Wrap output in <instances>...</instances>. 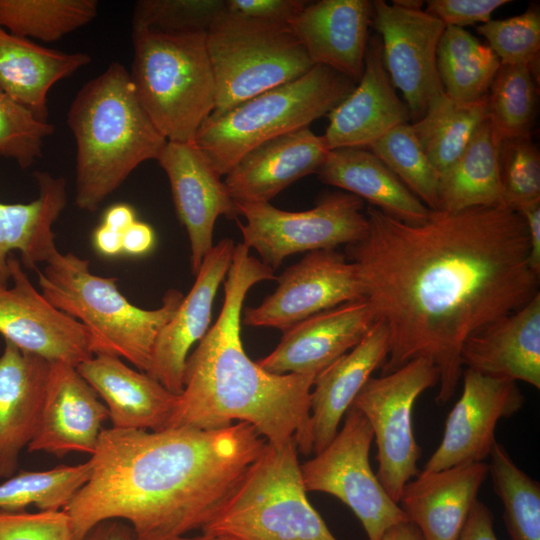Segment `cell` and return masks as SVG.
I'll return each mask as SVG.
<instances>
[{
	"label": "cell",
	"instance_id": "1",
	"mask_svg": "<svg viewBox=\"0 0 540 540\" xmlns=\"http://www.w3.org/2000/svg\"><path fill=\"white\" fill-rule=\"evenodd\" d=\"M368 232L345 246L365 298L389 332L382 374L424 358L438 370L436 402L463 374L465 341L539 293L523 216L507 207L430 210L408 223L368 205Z\"/></svg>",
	"mask_w": 540,
	"mask_h": 540
},
{
	"label": "cell",
	"instance_id": "2",
	"mask_svg": "<svg viewBox=\"0 0 540 540\" xmlns=\"http://www.w3.org/2000/svg\"><path fill=\"white\" fill-rule=\"evenodd\" d=\"M266 444L246 422L217 430L104 428L88 481L63 508L73 540L107 519L127 522L138 539L201 530Z\"/></svg>",
	"mask_w": 540,
	"mask_h": 540
},
{
	"label": "cell",
	"instance_id": "3",
	"mask_svg": "<svg viewBox=\"0 0 540 540\" xmlns=\"http://www.w3.org/2000/svg\"><path fill=\"white\" fill-rule=\"evenodd\" d=\"M249 250L242 242L234 247L221 311L187 357L183 391L167 428L217 430L246 422L267 443L280 446L293 440L308 455L313 452L310 395L316 375L267 372L243 348L240 322L246 295L258 282L276 279L274 270Z\"/></svg>",
	"mask_w": 540,
	"mask_h": 540
},
{
	"label": "cell",
	"instance_id": "4",
	"mask_svg": "<svg viewBox=\"0 0 540 540\" xmlns=\"http://www.w3.org/2000/svg\"><path fill=\"white\" fill-rule=\"evenodd\" d=\"M76 143L75 204L95 212L167 140L136 94L129 71L112 62L76 94L67 112Z\"/></svg>",
	"mask_w": 540,
	"mask_h": 540
},
{
	"label": "cell",
	"instance_id": "5",
	"mask_svg": "<svg viewBox=\"0 0 540 540\" xmlns=\"http://www.w3.org/2000/svg\"><path fill=\"white\" fill-rule=\"evenodd\" d=\"M42 295L57 309L85 325L95 336L96 354L124 358L147 372L155 340L179 307L183 294L168 290L162 305L147 310L132 304L119 290L117 278L95 275L89 261L56 250L38 271Z\"/></svg>",
	"mask_w": 540,
	"mask_h": 540
},
{
	"label": "cell",
	"instance_id": "6",
	"mask_svg": "<svg viewBox=\"0 0 540 540\" xmlns=\"http://www.w3.org/2000/svg\"><path fill=\"white\" fill-rule=\"evenodd\" d=\"M206 33L132 31L130 78L141 105L167 141L194 142L215 108Z\"/></svg>",
	"mask_w": 540,
	"mask_h": 540
},
{
	"label": "cell",
	"instance_id": "7",
	"mask_svg": "<svg viewBox=\"0 0 540 540\" xmlns=\"http://www.w3.org/2000/svg\"><path fill=\"white\" fill-rule=\"evenodd\" d=\"M295 441L267 443L201 529L229 540H337L307 498Z\"/></svg>",
	"mask_w": 540,
	"mask_h": 540
},
{
	"label": "cell",
	"instance_id": "8",
	"mask_svg": "<svg viewBox=\"0 0 540 540\" xmlns=\"http://www.w3.org/2000/svg\"><path fill=\"white\" fill-rule=\"evenodd\" d=\"M352 79L322 65L258 94L229 111L209 116L195 144L220 176L248 151L327 116L354 89Z\"/></svg>",
	"mask_w": 540,
	"mask_h": 540
},
{
	"label": "cell",
	"instance_id": "9",
	"mask_svg": "<svg viewBox=\"0 0 540 540\" xmlns=\"http://www.w3.org/2000/svg\"><path fill=\"white\" fill-rule=\"evenodd\" d=\"M221 115L267 90L293 81L314 65L290 26L226 12L206 33Z\"/></svg>",
	"mask_w": 540,
	"mask_h": 540
},
{
	"label": "cell",
	"instance_id": "10",
	"mask_svg": "<svg viewBox=\"0 0 540 540\" xmlns=\"http://www.w3.org/2000/svg\"><path fill=\"white\" fill-rule=\"evenodd\" d=\"M243 244L275 270L296 253L335 249L362 240L368 232L364 201L342 191L325 194L305 211H285L270 203H236Z\"/></svg>",
	"mask_w": 540,
	"mask_h": 540
},
{
	"label": "cell",
	"instance_id": "11",
	"mask_svg": "<svg viewBox=\"0 0 540 540\" xmlns=\"http://www.w3.org/2000/svg\"><path fill=\"white\" fill-rule=\"evenodd\" d=\"M373 439L367 419L350 407L341 430L315 457L300 464V474L307 492L338 498L356 515L368 540H382L390 527L408 519L371 468Z\"/></svg>",
	"mask_w": 540,
	"mask_h": 540
},
{
	"label": "cell",
	"instance_id": "12",
	"mask_svg": "<svg viewBox=\"0 0 540 540\" xmlns=\"http://www.w3.org/2000/svg\"><path fill=\"white\" fill-rule=\"evenodd\" d=\"M438 381L435 365L416 358L391 373L370 377L351 405L372 428L378 449L376 476L397 503L406 483L419 473L421 449L413 434V406Z\"/></svg>",
	"mask_w": 540,
	"mask_h": 540
},
{
	"label": "cell",
	"instance_id": "13",
	"mask_svg": "<svg viewBox=\"0 0 540 540\" xmlns=\"http://www.w3.org/2000/svg\"><path fill=\"white\" fill-rule=\"evenodd\" d=\"M371 27L381 39L390 80L402 93L410 119L415 122L444 92L437 68V49L446 26L425 10L375 0Z\"/></svg>",
	"mask_w": 540,
	"mask_h": 540
},
{
	"label": "cell",
	"instance_id": "14",
	"mask_svg": "<svg viewBox=\"0 0 540 540\" xmlns=\"http://www.w3.org/2000/svg\"><path fill=\"white\" fill-rule=\"evenodd\" d=\"M275 280L272 294L245 308V325L284 331L316 313L365 298L356 265L335 249L308 252Z\"/></svg>",
	"mask_w": 540,
	"mask_h": 540
},
{
	"label": "cell",
	"instance_id": "15",
	"mask_svg": "<svg viewBox=\"0 0 540 540\" xmlns=\"http://www.w3.org/2000/svg\"><path fill=\"white\" fill-rule=\"evenodd\" d=\"M9 268L12 285L0 284V334L5 341L50 363L74 367L97 353L91 331L35 289L15 254Z\"/></svg>",
	"mask_w": 540,
	"mask_h": 540
},
{
	"label": "cell",
	"instance_id": "16",
	"mask_svg": "<svg viewBox=\"0 0 540 540\" xmlns=\"http://www.w3.org/2000/svg\"><path fill=\"white\" fill-rule=\"evenodd\" d=\"M463 390L449 412L442 440L423 470L484 462L495 445L499 420L517 413L525 397L517 382L465 369Z\"/></svg>",
	"mask_w": 540,
	"mask_h": 540
},
{
	"label": "cell",
	"instance_id": "17",
	"mask_svg": "<svg viewBox=\"0 0 540 540\" xmlns=\"http://www.w3.org/2000/svg\"><path fill=\"white\" fill-rule=\"evenodd\" d=\"M156 160L169 179L175 211L190 243L191 271L196 275L214 246L217 218L238 220L236 202L195 142L167 141Z\"/></svg>",
	"mask_w": 540,
	"mask_h": 540
},
{
	"label": "cell",
	"instance_id": "18",
	"mask_svg": "<svg viewBox=\"0 0 540 540\" xmlns=\"http://www.w3.org/2000/svg\"><path fill=\"white\" fill-rule=\"evenodd\" d=\"M377 321L366 298L316 313L283 331L257 364L273 374H317L355 347Z\"/></svg>",
	"mask_w": 540,
	"mask_h": 540
},
{
	"label": "cell",
	"instance_id": "19",
	"mask_svg": "<svg viewBox=\"0 0 540 540\" xmlns=\"http://www.w3.org/2000/svg\"><path fill=\"white\" fill-rule=\"evenodd\" d=\"M234 247L232 239L224 238L205 255L191 290L155 340L146 373L176 395L183 391L188 353L208 331L214 298L231 265Z\"/></svg>",
	"mask_w": 540,
	"mask_h": 540
},
{
	"label": "cell",
	"instance_id": "20",
	"mask_svg": "<svg viewBox=\"0 0 540 540\" xmlns=\"http://www.w3.org/2000/svg\"><path fill=\"white\" fill-rule=\"evenodd\" d=\"M107 419L105 404L76 367L52 362L39 425L27 450L56 457L92 455Z\"/></svg>",
	"mask_w": 540,
	"mask_h": 540
},
{
	"label": "cell",
	"instance_id": "21",
	"mask_svg": "<svg viewBox=\"0 0 540 540\" xmlns=\"http://www.w3.org/2000/svg\"><path fill=\"white\" fill-rule=\"evenodd\" d=\"M327 117L323 137L330 150L368 148L394 127L408 123V107L387 73L377 34L369 37L361 78Z\"/></svg>",
	"mask_w": 540,
	"mask_h": 540
},
{
	"label": "cell",
	"instance_id": "22",
	"mask_svg": "<svg viewBox=\"0 0 540 540\" xmlns=\"http://www.w3.org/2000/svg\"><path fill=\"white\" fill-rule=\"evenodd\" d=\"M330 149L310 127L270 139L248 151L225 175L236 203H270L298 179L317 173Z\"/></svg>",
	"mask_w": 540,
	"mask_h": 540
},
{
	"label": "cell",
	"instance_id": "23",
	"mask_svg": "<svg viewBox=\"0 0 540 540\" xmlns=\"http://www.w3.org/2000/svg\"><path fill=\"white\" fill-rule=\"evenodd\" d=\"M372 23V1L320 0L307 3L289 26L313 65L326 66L356 83Z\"/></svg>",
	"mask_w": 540,
	"mask_h": 540
},
{
	"label": "cell",
	"instance_id": "24",
	"mask_svg": "<svg viewBox=\"0 0 540 540\" xmlns=\"http://www.w3.org/2000/svg\"><path fill=\"white\" fill-rule=\"evenodd\" d=\"M487 475L485 462L422 470L406 483L398 504L424 540H455Z\"/></svg>",
	"mask_w": 540,
	"mask_h": 540
},
{
	"label": "cell",
	"instance_id": "25",
	"mask_svg": "<svg viewBox=\"0 0 540 540\" xmlns=\"http://www.w3.org/2000/svg\"><path fill=\"white\" fill-rule=\"evenodd\" d=\"M105 404L112 428L161 431L174 412L176 395L120 357L94 354L76 366Z\"/></svg>",
	"mask_w": 540,
	"mask_h": 540
},
{
	"label": "cell",
	"instance_id": "26",
	"mask_svg": "<svg viewBox=\"0 0 540 540\" xmlns=\"http://www.w3.org/2000/svg\"><path fill=\"white\" fill-rule=\"evenodd\" d=\"M51 363L5 341L0 355V478L14 475L43 410Z\"/></svg>",
	"mask_w": 540,
	"mask_h": 540
},
{
	"label": "cell",
	"instance_id": "27",
	"mask_svg": "<svg viewBox=\"0 0 540 540\" xmlns=\"http://www.w3.org/2000/svg\"><path fill=\"white\" fill-rule=\"evenodd\" d=\"M467 369L540 389V293L471 335L461 350Z\"/></svg>",
	"mask_w": 540,
	"mask_h": 540
},
{
	"label": "cell",
	"instance_id": "28",
	"mask_svg": "<svg viewBox=\"0 0 540 540\" xmlns=\"http://www.w3.org/2000/svg\"><path fill=\"white\" fill-rule=\"evenodd\" d=\"M388 353V328L378 319L355 347L316 374L310 395L314 453L336 435L355 397L372 373L383 366Z\"/></svg>",
	"mask_w": 540,
	"mask_h": 540
},
{
	"label": "cell",
	"instance_id": "29",
	"mask_svg": "<svg viewBox=\"0 0 540 540\" xmlns=\"http://www.w3.org/2000/svg\"><path fill=\"white\" fill-rule=\"evenodd\" d=\"M39 188L29 203L0 202V284L10 282L9 258L20 253L26 269L37 270L57 250L53 225L66 206V181L48 172L34 173Z\"/></svg>",
	"mask_w": 540,
	"mask_h": 540
},
{
	"label": "cell",
	"instance_id": "30",
	"mask_svg": "<svg viewBox=\"0 0 540 540\" xmlns=\"http://www.w3.org/2000/svg\"><path fill=\"white\" fill-rule=\"evenodd\" d=\"M317 175L321 182L366 200L399 220L420 223L429 214L430 209L367 148L330 150Z\"/></svg>",
	"mask_w": 540,
	"mask_h": 540
},
{
	"label": "cell",
	"instance_id": "31",
	"mask_svg": "<svg viewBox=\"0 0 540 540\" xmlns=\"http://www.w3.org/2000/svg\"><path fill=\"white\" fill-rule=\"evenodd\" d=\"M90 62L84 52L50 49L0 27V87L42 121L50 88Z\"/></svg>",
	"mask_w": 540,
	"mask_h": 540
},
{
	"label": "cell",
	"instance_id": "32",
	"mask_svg": "<svg viewBox=\"0 0 540 540\" xmlns=\"http://www.w3.org/2000/svg\"><path fill=\"white\" fill-rule=\"evenodd\" d=\"M499 148L488 117L455 162L440 175L437 210L457 212L504 206Z\"/></svg>",
	"mask_w": 540,
	"mask_h": 540
},
{
	"label": "cell",
	"instance_id": "33",
	"mask_svg": "<svg viewBox=\"0 0 540 540\" xmlns=\"http://www.w3.org/2000/svg\"><path fill=\"white\" fill-rule=\"evenodd\" d=\"M488 117L487 96L474 102H461L443 92L411 125L440 176L455 162Z\"/></svg>",
	"mask_w": 540,
	"mask_h": 540
},
{
	"label": "cell",
	"instance_id": "34",
	"mask_svg": "<svg viewBox=\"0 0 540 540\" xmlns=\"http://www.w3.org/2000/svg\"><path fill=\"white\" fill-rule=\"evenodd\" d=\"M500 64L492 49L464 28L445 27L437 49V68L448 96L461 102L486 97Z\"/></svg>",
	"mask_w": 540,
	"mask_h": 540
},
{
	"label": "cell",
	"instance_id": "35",
	"mask_svg": "<svg viewBox=\"0 0 540 540\" xmlns=\"http://www.w3.org/2000/svg\"><path fill=\"white\" fill-rule=\"evenodd\" d=\"M97 13L96 0H0V27L52 42L87 25Z\"/></svg>",
	"mask_w": 540,
	"mask_h": 540
},
{
	"label": "cell",
	"instance_id": "36",
	"mask_svg": "<svg viewBox=\"0 0 540 540\" xmlns=\"http://www.w3.org/2000/svg\"><path fill=\"white\" fill-rule=\"evenodd\" d=\"M487 464L493 489L503 506L511 540H540V484L521 470L496 442Z\"/></svg>",
	"mask_w": 540,
	"mask_h": 540
},
{
	"label": "cell",
	"instance_id": "37",
	"mask_svg": "<svg viewBox=\"0 0 540 540\" xmlns=\"http://www.w3.org/2000/svg\"><path fill=\"white\" fill-rule=\"evenodd\" d=\"M91 463L59 465L43 471H22L0 484V510L25 511L35 506L41 511L62 510L88 481Z\"/></svg>",
	"mask_w": 540,
	"mask_h": 540
},
{
	"label": "cell",
	"instance_id": "38",
	"mask_svg": "<svg viewBox=\"0 0 540 540\" xmlns=\"http://www.w3.org/2000/svg\"><path fill=\"white\" fill-rule=\"evenodd\" d=\"M536 95L528 66L500 64L487 95L489 119L499 143L530 135Z\"/></svg>",
	"mask_w": 540,
	"mask_h": 540
},
{
	"label": "cell",
	"instance_id": "39",
	"mask_svg": "<svg viewBox=\"0 0 540 540\" xmlns=\"http://www.w3.org/2000/svg\"><path fill=\"white\" fill-rule=\"evenodd\" d=\"M367 149L427 208L437 210L440 176L421 147L411 124L394 127Z\"/></svg>",
	"mask_w": 540,
	"mask_h": 540
},
{
	"label": "cell",
	"instance_id": "40",
	"mask_svg": "<svg viewBox=\"0 0 540 540\" xmlns=\"http://www.w3.org/2000/svg\"><path fill=\"white\" fill-rule=\"evenodd\" d=\"M226 12L224 0H140L132 15V31L207 32Z\"/></svg>",
	"mask_w": 540,
	"mask_h": 540
},
{
	"label": "cell",
	"instance_id": "41",
	"mask_svg": "<svg viewBox=\"0 0 540 540\" xmlns=\"http://www.w3.org/2000/svg\"><path fill=\"white\" fill-rule=\"evenodd\" d=\"M501 64L526 65L535 80L539 75L540 11L531 7L524 13L489 20L477 28Z\"/></svg>",
	"mask_w": 540,
	"mask_h": 540
},
{
	"label": "cell",
	"instance_id": "42",
	"mask_svg": "<svg viewBox=\"0 0 540 540\" xmlns=\"http://www.w3.org/2000/svg\"><path fill=\"white\" fill-rule=\"evenodd\" d=\"M503 205L517 213L540 203V154L530 135L500 143Z\"/></svg>",
	"mask_w": 540,
	"mask_h": 540
},
{
	"label": "cell",
	"instance_id": "43",
	"mask_svg": "<svg viewBox=\"0 0 540 540\" xmlns=\"http://www.w3.org/2000/svg\"><path fill=\"white\" fill-rule=\"evenodd\" d=\"M53 132L52 124L38 119L0 87V157L27 168L42 157L43 142Z\"/></svg>",
	"mask_w": 540,
	"mask_h": 540
},
{
	"label": "cell",
	"instance_id": "44",
	"mask_svg": "<svg viewBox=\"0 0 540 540\" xmlns=\"http://www.w3.org/2000/svg\"><path fill=\"white\" fill-rule=\"evenodd\" d=\"M0 540H73L70 517L57 511L0 510Z\"/></svg>",
	"mask_w": 540,
	"mask_h": 540
},
{
	"label": "cell",
	"instance_id": "45",
	"mask_svg": "<svg viewBox=\"0 0 540 540\" xmlns=\"http://www.w3.org/2000/svg\"><path fill=\"white\" fill-rule=\"evenodd\" d=\"M509 0H429L426 12L441 20L445 26L463 28L491 20L495 10Z\"/></svg>",
	"mask_w": 540,
	"mask_h": 540
},
{
	"label": "cell",
	"instance_id": "46",
	"mask_svg": "<svg viewBox=\"0 0 540 540\" xmlns=\"http://www.w3.org/2000/svg\"><path fill=\"white\" fill-rule=\"evenodd\" d=\"M307 3L303 0H226V10L243 18L289 25Z\"/></svg>",
	"mask_w": 540,
	"mask_h": 540
},
{
	"label": "cell",
	"instance_id": "47",
	"mask_svg": "<svg viewBox=\"0 0 540 540\" xmlns=\"http://www.w3.org/2000/svg\"><path fill=\"white\" fill-rule=\"evenodd\" d=\"M455 540H498L493 527V515L478 499L474 502L468 518Z\"/></svg>",
	"mask_w": 540,
	"mask_h": 540
},
{
	"label": "cell",
	"instance_id": "48",
	"mask_svg": "<svg viewBox=\"0 0 540 540\" xmlns=\"http://www.w3.org/2000/svg\"><path fill=\"white\" fill-rule=\"evenodd\" d=\"M154 245V230L145 222L136 220L122 235L123 253L129 256L146 255Z\"/></svg>",
	"mask_w": 540,
	"mask_h": 540
},
{
	"label": "cell",
	"instance_id": "49",
	"mask_svg": "<svg viewBox=\"0 0 540 540\" xmlns=\"http://www.w3.org/2000/svg\"><path fill=\"white\" fill-rule=\"evenodd\" d=\"M80 540H137V536L127 522L107 519L95 524Z\"/></svg>",
	"mask_w": 540,
	"mask_h": 540
},
{
	"label": "cell",
	"instance_id": "50",
	"mask_svg": "<svg viewBox=\"0 0 540 540\" xmlns=\"http://www.w3.org/2000/svg\"><path fill=\"white\" fill-rule=\"evenodd\" d=\"M519 214L523 216L528 229L530 266L540 275V203L524 209Z\"/></svg>",
	"mask_w": 540,
	"mask_h": 540
},
{
	"label": "cell",
	"instance_id": "51",
	"mask_svg": "<svg viewBox=\"0 0 540 540\" xmlns=\"http://www.w3.org/2000/svg\"><path fill=\"white\" fill-rule=\"evenodd\" d=\"M122 235V233L101 224L93 233V245L99 254L106 257H115L123 253Z\"/></svg>",
	"mask_w": 540,
	"mask_h": 540
},
{
	"label": "cell",
	"instance_id": "52",
	"mask_svg": "<svg viewBox=\"0 0 540 540\" xmlns=\"http://www.w3.org/2000/svg\"><path fill=\"white\" fill-rule=\"evenodd\" d=\"M135 221L134 209L126 203H118L107 209L102 224L123 234Z\"/></svg>",
	"mask_w": 540,
	"mask_h": 540
},
{
	"label": "cell",
	"instance_id": "53",
	"mask_svg": "<svg viewBox=\"0 0 540 540\" xmlns=\"http://www.w3.org/2000/svg\"><path fill=\"white\" fill-rule=\"evenodd\" d=\"M382 540H424L419 529L409 521L400 522L390 527Z\"/></svg>",
	"mask_w": 540,
	"mask_h": 540
},
{
	"label": "cell",
	"instance_id": "54",
	"mask_svg": "<svg viewBox=\"0 0 540 540\" xmlns=\"http://www.w3.org/2000/svg\"><path fill=\"white\" fill-rule=\"evenodd\" d=\"M137 540H229V539L222 536L202 533V535L196 536V537H186L184 535H179V536L158 537V538H149V539L137 538Z\"/></svg>",
	"mask_w": 540,
	"mask_h": 540
},
{
	"label": "cell",
	"instance_id": "55",
	"mask_svg": "<svg viewBox=\"0 0 540 540\" xmlns=\"http://www.w3.org/2000/svg\"><path fill=\"white\" fill-rule=\"evenodd\" d=\"M392 4L405 9H422L424 2L421 0H393Z\"/></svg>",
	"mask_w": 540,
	"mask_h": 540
}]
</instances>
